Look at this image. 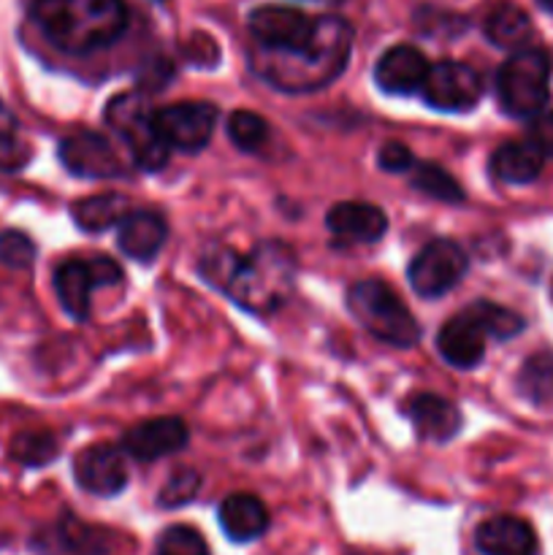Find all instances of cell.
Wrapping results in <instances>:
<instances>
[{
    "label": "cell",
    "instance_id": "33",
    "mask_svg": "<svg viewBox=\"0 0 553 555\" xmlns=\"http://www.w3.org/2000/svg\"><path fill=\"white\" fill-rule=\"evenodd\" d=\"M36 260V244L22 231H0V263L9 269H30Z\"/></svg>",
    "mask_w": 553,
    "mask_h": 555
},
{
    "label": "cell",
    "instance_id": "4",
    "mask_svg": "<svg viewBox=\"0 0 553 555\" xmlns=\"http://www.w3.org/2000/svg\"><path fill=\"white\" fill-rule=\"evenodd\" d=\"M347 309L366 334L390 347H415L421 325L401 304L399 293L383 280H361L347 291Z\"/></svg>",
    "mask_w": 553,
    "mask_h": 555
},
{
    "label": "cell",
    "instance_id": "10",
    "mask_svg": "<svg viewBox=\"0 0 553 555\" xmlns=\"http://www.w3.org/2000/svg\"><path fill=\"white\" fill-rule=\"evenodd\" d=\"M155 125L168 150L195 152L206 150L217 125V106L206 101H179L155 112Z\"/></svg>",
    "mask_w": 553,
    "mask_h": 555
},
{
    "label": "cell",
    "instance_id": "27",
    "mask_svg": "<svg viewBox=\"0 0 553 555\" xmlns=\"http://www.w3.org/2000/svg\"><path fill=\"white\" fill-rule=\"evenodd\" d=\"M518 390L531 404H553V352H537L526 358L518 372Z\"/></svg>",
    "mask_w": 553,
    "mask_h": 555
},
{
    "label": "cell",
    "instance_id": "23",
    "mask_svg": "<svg viewBox=\"0 0 553 555\" xmlns=\"http://www.w3.org/2000/svg\"><path fill=\"white\" fill-rule=\"evenodd\" d=\"M542 163L545 155L529 139L507 141L491 155V171L504 184H529L542 173Z\"/></svg>",
    "mask_w": 553,
    "mask_h": 555
},
{
    "label": "cell",
    "instance_id": "34",
    "mask_svg": "<svg viewBox=\"0 0 553 555\" xmlns=\"http://www.w3.org/2000/svg\"><path fill=\"white\" fill-rule=\"evenodd\" d=\"M377 166L388 173H407L415 166V155L399 141H388V144L380 146Z\"/></svg>",
    "mask_w": 553,
    "mask_h": 555
},
{
    "label": "cell",
    "instance_id": "2",
    "mask_svg": "<svg viewBox=\"0 0 553 555\" xmlns=\"http://www.w3.org/2000/svg\"><path fill=\"white\" fill-rule=\"evenodd\" d=\"M352 52V27L339 16H320L309 41L296 52H263L253 57V68L266 85L282 92H314L339 79Z\"/></svg>",
    "mask_w": 553,
    "mask_h": 555
},
{
    "label": "cell",
    "instance_id": "18",
    "mask_svg": "<svg viewBox=\"0 0 553 555\" xmlns=\"http://www.w3.org/2000/svg\"><path fill=\"white\" fill-rule=\"evenodd\" d=\"M188 437V426L179 417H155L130 428L123 437V450L139 461H157L179 453Z\"/></svg>",
    "mask_w": 553,
    "mask_h": 555
},
{
    "label": "cell",
    "instance_id": "17",
    "mask_svg": "<svg viewBox=\"0 0 553 555\" xmlns=\"http://www.w3.org/2000/svg\"><path fill=\"white\" fill-rule=\"evenodd\" d=\"M325 225L342 244H374L388 231V217L380 206L361 201H342L325 215Z\"/></svg>",
    "mask_w": 553,
    "mask_h": 555
},
{
    "label": "cell",
    "instance_id": "35",
    "mask_svg": "<svg viewBox=\"0 0 553 555\" xmlns=\"http://www.w3.org/2000/svg\"><path fill=\"white\" fill-rule=\"evenodd\" d=\"M526 139H529L545 157L553 155V112H545V108H542L540 114L529 117Z\"/></svg>",
    "mask_w": 553,
    "mask_h": 555
},
{
    "label": "cell",
    "instance_id": "24",
    "mask_svg": "<svg viewBox=\"0 0 553 555\" xmlns=\"http://www.w3.org/2000/svg\"><path fill=\"white\" fill-rule=\"evenodd\" d=\"M128 198L119 193H101L90 195V198H81L70 204V217H74L76 228H81L85 233H103L108 228L119 225V222L128 217Z\"/></svg>",
    "mask_w": 553,
    "mask_h": 555
},
{
    "label": "cell",
    "instance_id": "21",
    "mask_svg": "<svg viewBox=\"0 0 553 555\" xmlns=\"http://www.w3.org/2000/svg\"><path fill=\"white\" fill-rule=\"evenodd\" d=\"M166 238V220L152 209L128 211V217L117 225V247L123 249V255H128L130 260H139V263L155 260Z\"/></svg>",
    "mask_w": 553,
    "mask_h": 555
},
{
    "label": "cell",
    "instance_id": "19",
    "mask_svg": "<svg viewBox=\"0 0 553 555\" xmlns=\"http://www.w3.org/2000/svg\"><path fill=\"white\" fill-rule=\"evenodd\" d=\"M475 545L483 555H540L535 529L515 515H497L477 526Z\"/></svg>",
    "mask_w": 553,
    "mask_h": 555
},
{
    "label": "cell",
    "instance_id": "29",
    "mask_svg": "<svg viewBox=\"0 0 553 555\" xmlns=\"http://www.w3.org/2000/svg\"><path fill=\"white\" fill-rule=\"evenodd\" d=\"M228 139L233 141V146H239L242 152H258L260 146L269 141V122H266L260 114L247 112V108H239L228 117Z\"/></svg>",
    "mask_w": 553,
    "mask_h": 555
},
{
    "label": "cell",
    "instance_id": "16",
    "mask_svg": "<svg viewBox=\"0 0 553 555\" xmlns=\"http://www.w3.org/2000/svg\"><path fill=\"white\" fill-rule=\"evenodd\" d=\"M428 68L432 65L423 57L421 49L410 43H396L388 52L380 54L374 65V81L388 95H412V92H421Z\"/></svg>",
    "mask_w": 553,
    "mask_h": 555
},
{
    "label": "cell",
    "instance_id": "32",
    "mask_svg": "<svg viewBox=\"0 0 553 555\" xmlns=\"http://www.w3.org/2000/svg\"><path fill=\"white\" fill-rule=\"evenodd\" d=\"M201 488V475L195 469H177L171 477L166 480V486L160 488L157 493V504L166 509H177L184 507L195 499Z\"/></svg>",
    "mask_w": 553,
    "mask_h": 555
},
{
    "label": "cell",
    "instance_id": "14",
    "mask_svg": "<svg viewBox=\"0 0 553 555\" xmlns=\"http://www.w3.org/2000/svg\"><path fill=\"white\" fill-rule=\"evenodd\" d=\"M33 551L41 555H106L112 551V534L65 513L33 537Z\"/></svg>",
    "mask_w": 553,
    "mask_h": 555
},
{
    "label": "cell",
    "instance_id": "3",
    "mask_svg": "<svg viewBox=\"0 0 553 555\" xmlns=\"http://www.w3.org/2000/svg\"><path fill=\"white\" fill-rule=\"evenodd\" d=\"M30 16L41 36L70 57L108 49L128 27L123 0H33Z\"/></svg>",
    "mask_w": 553,
    "mask_h": 555
},
{
    "label": "cell",
    "instance_id": "36",
    "mask_svg": "<svg viewBox=\"0 0 553 555\" xmlns=\"http://www.w3.org/2000/svg\"><path fill=\"white\" fill-rule=\"evenodd\" d=\"M16 135V119L14 114L9 112V108L3 106V101H0V144H5V141H11Z\"/></svg>",
    "mask_w": 553,
    "mask_h": 555
},
{
    "label": "cell",
    "instance_id": "5",
    "mask_svg": "<svg viewBox=\"0 0 553 555\" xmlns=\"http://www.w3.org/2000/svg\"><path fill=\"white\" fill-rule=\"evenodd\" d=\"M551 98V57L537 47L510 54L497 70V101L507 117L529 119Z\"/></svg>",
    "mask_w": 553,
    "mask_h": 555
},
{
    "label": "cell",
    "instance_id": "15",
    "mask_svg": "<svg viewBox=\"0 0 553 555\" xmlns=\"http://www.w3.org/2000/svg\"><path fill=\"white\" fill-rule=\"evenodd\" d=\"M488 331L472 307L461 309L437 334V350L455 369H475L486 356Z\"/></svg>",
    "mask_w": 553,
    "mask_h": 555
},
{
    "label": "cell",
    "instance_id": "28",
    "mask_svg": "<svg viewBox=\"0 0 553 555\" xmlns=\"http://www.w3.org/2000/svg\"><path fill=\"white\" fill-rule=\"evenodd\" d=\"M11 459L27 469H38L57 459V439L49 431H22L11 439Z\"/></svg>",
    "mask_w": 553,
    "mask_h": 555
},
{
    "label": "cell",
    "instance_id": "13",
    "mask_svg": "<svg viewBox=\"0 0 553 555\" xmlns=\"http://www.w3.org/2000/svg\"><path fill=\"white\" fill-rule=\"evenodd\" d=\"M74 477L81 491L112 499L128 488V464L114 444H90L74 459Z\"/></svg>",
    "mask_w": 553,
    "mask_h": 555
},
{
    "label": "cell",
    "instance_id": "11",
    "mask_svg": "<svg viewBox=\"0 0 553 555\" xmlns=\"http://www.w3.org/2000/svg\"><path fill=\"white\" fill-rule=\"evenodd\" d=\"M249 36L263 52H296L309 41L314 20L291 5H258L247 20Z\"/></svg>",
    "mask_w": 553,
    "mask_h": 555
},
{
    "label": "cell",
    "instance_id": "12",
    "mask_svg": "<svg viewBox=\"0 0 553 555\" xmlns=\"http://www.w3.org/2000/svg\"><path fill=\"white\" fill-rule=\"evenodd\" d=\"M57 157L65 171L79 179H117L125 173L112 141L95 130H76L65 135L57 146Z\"/></svg>",
    "mask_w": 553,
    "mask_h": 555
},
{
    "label": "cell",
    "instance_id": "6",
    "mask_svg": "<svg viewBox=\"0 0 553 555\" xmlns=\"http://www.w3.org/2000/svg\"><path fill=\"white\" fill-rule=\"evenodd\" d=\"M103 119L125 141L141 171H160L166 166L171 150L155 125V108L141 92L114 95L103 112Z\"/></svg>",
    "mask_w": 553,
    "mask_h": 555
},
{
    "label": "cell",
    "instance_id": "25",
    "mask_svg": "<svg viewBox=\"0 0 553 555\" xmlns=\"http://www.w3.org/2000/svg\"><path fill=\"white\" fill-rule=\"evenodd\" d=\"M483 33H486L488 41L499 49H510V52H518L529 43L531 38V20L526 16V11H520L513 3H499L488 11V16L483 20Z\"/></svg>",
    "mask_w": 553,
    "mask_h": 555
},
{
    "label": "cell",
    "instance_id": "7",
    "mask_svg": "<svg viewBox=\"0 0 553 555\" xmlns=\"http://www.w3.org/2000/svg\"><path fill=\"white\" fill-rule=\"evenodd\" d=\"M119 280H123V269L112 258H103V255L87 260L70 258L54 271V293L63 312L76 323H85L90 318L92 291L117 285Z\"/></svg>",
    "mask_w": 553,
    "mask_h": 555
},
{
    "label": "cell",
    "instance_id": "8",
    "mask_svg": "<svg viewBox=\"0 0 553 555\" xmlns=\"http://www.w3.org/2000/svg\"><path fill=\"white\" fill-rule=\"evenodd\" d=\"M466 269H470V258L461 244L450 242V238H434L412 258L407 276L417 296L439 298L464 280Z\"/></svg>",
    "mask_w": 553,
    "mask_h": 555
},
{
    "label": "cell",
    "instance_id": "37",
    "mask_svg": "<svg viewBox=\"0 0 553 555\" xmlns=\"http://www.w3.org/2000/svg\"><path fill=\"white\" fill-rule=\"evenodd\" d=\"M537 3H540L545 11H553V0H537Z\"/></svg>",
    "mask_w": 553,
    "mask_h": 555
},
{
    "label": "cell",
    "instance_id": "26",
    "mask_svg": "<svg viewBox=\"0 0 553 555\" xmlns=\"http://www.w3.org/2000/svg\"><path fill=\"white\" fill-rule=\"evenodd\" d=\"M410 184L417 193L442 204H464V188L439 163L415 160V166L410 168Z\"/></svg>",
    "mask_w": 553,
    "mask_h": 555
},
{
    "label": "cell",
    "instance_id": "22",
    "mask_svg": "<svg viewBox=\"0 0 553 555\" xmlns=\"http://www.w3.org/2000/svg\"><path fill=\"white\" fill-rule=\"evenodd\" d=\"M217 520H220L222 531L231 542H253L266 534L269 529V509L253 493H231L222 499L220 509H217Z\"/></svg>",
    "mask_w": 553,
    "mask_h": 555
},
{
    "label": "cell",
    "instance_id": "1",
    "mask_svg": "<svg viewBox=\"0 0 553 555\" xmlns=\"http://www.w3.org/2000/svg\"><path fill=\"white\" fill-rule=\"evenodd\" d=\"M296 274V253L282 242H260L249 255L211 249L201 260V276L255 318H269L285 307Z\"/></svg>",
    "mask_w": 553,
    "mask_h": 555
},
{
    "label": "cell",
    "instance_id": "31",
    "mask_svg": "<svg viewBox=\"0 0 553 555\" xmlns=\"http://www.w3.org/2000/svg\"><path fill=\"white\" fill-rule=\"evenodd\" d=\"M472 309L480 314L488 336H493L497 341H507L524 331V320H520V314H515L513 309H504L491 301H475L472 304Z\"/></svg>",
    "mask_w": 553,
    "mask_h": 555
},
{
    "label": "cell",
    "instance_id": "9",
    "mask_svg": "<svg viewBox=\"0 0 553 555\" xmlns=\"http://www.w3.org/2000/svg\"><path fill=\"white\" fill-rule=\"evenodd\" d=\"M483 76L472 65L459 63V60H442L432 65L426 81L421 87V95L426 106L437 112H472L483 98Z\"/></svg>",
    "mask_w": 553,
    "mask_h": 555
},
{
    "label": "cell",
    "instance_id": "30",
    "mask_svg": "<svg viewBox=\"0 0 553 555\" xmlns=\"http://www.w3.org/2000/svg\"><path fill=\"white\" fill-rule=\"evenodd\" d=\"M155 555H211L206 545L204 534L193 526H168L160 537H157Z\"/></svg>",
    "mask_w": 553,
    "mask_h": 555
},
{
    "label": "cell",
    "instance_id": "38",
    "mask_svg": "<svg viewBox=\"0 0 553 555\" xmlns=\"http://www.w3.org/2000/svg\"><path fill=\"white\" fill-rule=\"evenodd\" d=\"M551 293H553V285H551Z\"/></svg>",
    "mask_w": 553,
    "mask_h": 555
},
{
    "label": "cell",
    "instance_id": "20",
    "mask_svg": "<svg viewBox=\"0 0 553 555\" xmlns=\"http://www.w3.org/2000/svg\"><path fill=\"white\" fill-rule=\"evenodd\" d=\"M404 415L415 426L417 437L437 444L450 442L461 431V423H464L459 406L437 393H415L404 404Z\"/></svg>",
    "mask_w": 553,
    "mask_h": 555
}]
</instances>
